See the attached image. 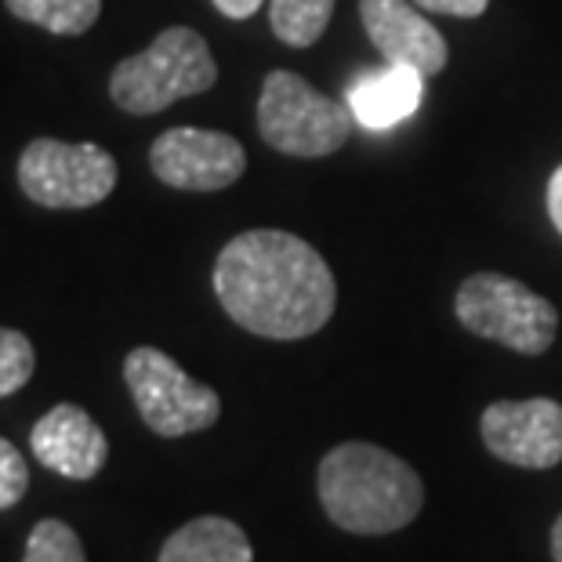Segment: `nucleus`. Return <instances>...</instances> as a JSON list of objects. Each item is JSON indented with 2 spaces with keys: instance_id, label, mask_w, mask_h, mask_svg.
I'll list each match as a JSON object with an SVG mask.
<instances>
[{
  "instance_id": "1",
  "label": "nucleus",
  "mask_w": 562,
  "mask_h": 562,
  "mask_svg": "<svg viewBox=\"0 0 562 562\" xmlns=\"http://www.w3.org/2000/svg\"><path fill=\"white\" fill-rule=\"evenodd\" d=\"M214 294L225 316L269 341H302L338 308V283L319 250L294 233L250 229L214 261Z\"/></svg>"
},
{
  "instance_id": "8",
  "label": "nucleus",
  "mask_w": 562,
  "mask_h": 562,
  "mask_svg": "<svg viewBox=\"0 0 562 562\" xmlns=\"http://www.w3.org/2000/svg\"><path fill=\"white\" fill-rule=\"evenodd\" d=\"M149 167L164 186L186 193H218L240 182L247 171V153L225 131L171 127L157 135L149 149Z\"/></svg>"
},
{
  "instance_id": "7",
  "label": "nucleus",
  "mask_w": 562,
  "mask_h": 562,
  "mask_svg": "<svg viewBox=\"0 0 562 562\" xmlns=\"http://www.w3.org/2000/svg\"><path fill=\"white\" fill-rule=\"evenodd\" d=\"M19 189L47 211L99 207L116 189V160L94 142L33 138L19 157Z\"/></svg>"
},
{
  "instance_id": "20",
  "label": "nucleus",
  "mask_w": 562,
  "mask_h": 562,
  "mask_svg": "<svg viewBox=\"0 0 562 562\" xmlns=\"http://www.w3.org/2000/svg\"><path fill=\"white\" fill-rule=\"evenodd\" d=\"M548 218H552V225L562 233V164L552 171V178H548Z\"/></svg>"
},
{
  "instance_id": "2",
  "label": "nucleus",
  "mask_w": 562,
  "mask_h": 562,
  "mask_svg": "<svg viewBox=\"0 0 562 562\" xmlns=\"http://www.w3.org/2000/svg\"><path fill=\"white\" fill-rule=\"evenodd\" d=\"M319 505L334 526L360 537L396 533L417 519L425 486L403 458L374 442H341L319 461Z\"/></svg>"
},
{
  "instance_id": "5",
  "label": "nucleus",
  "mask_w": 562,
  "mask_h": 562,
  "mask_svg": "<svg viewBox=\"0 0 562 562\" xmlns=\"http://www.w3.org/2000/svg\"><path fill=\"white\" fill-rule=\"evenodd\" d=\"M453 313L475 338L497 341L522 356L548 352L559 334V308L533 286L501 272H475L464 280L453 297Z\"/></svg>"
},
{
  "instance_id": "17",
  "label": "nucleus",
  "mask_w": 562,
  "mask_h": 562,
  "mask_svg": "<svg viewBox=\"0 0 562 562\" xmlns=\"http://www.w3.org/2000/svg\"><path fill=\"white\" fill-rule=\"evenodd\" d=\"M33 370H37L33 341L15 327H0V400H8V396H15L19 389H26Z\"/></svg>"
},
{
  "instance_id": "15",
  "label": "nucleus",
  "mask_w": 562,
  "mask_h": 562,
  "mask_svg": "<svg viewBox=\"0 0 562 562\" xmlns=\"http://www.w3.org/2000/svg\"><path fill=\"white\" fill-rule=\"evenodd\" d=\"M334 0H269L272 37L286 47H313L330 26Z\"/></svg>"
},
{
  "instance_id": "18",
  "label": "nucleus",
  "mask_w": 562,
  "mask_h": 562,
  "mask_svg": "<svg viewBox=\"0 0 562 562\" xmlns=\"http://www.w3.org/2000/svg\"><path fill=\"white\" fill-rule=\"evenodd\" d=\"M30 490V464L15 442L0 436V512L15 508Z\"/></svg>"
},
{
  "instance_id": "11",
  "label": "nucleus",
  "mask_w": 562,
  "mask_h": 562,
  "mask_svg": "<svg viewBox=\"0 0 562 562\" xmlns=\"http://www.w3.org/2000/svg\"><path fill=\"white\" fill-rule=\"evenodd\" d=\"M33 458H37L47 472L66 475V480L88 483L105 469L110 458V439L94 417L77 403L52 406L30 432Z\"/></svg>"
},
{
  "instance_id": "21",
  "label": "nucleus",
  "mask_w": 562,
  "mask_h": 562,
  "mask_svg": "<svg viewBox=\"0 0 562 562\" xmlns=\"http://www.w3.org/2000/svg\"><path fill=\"white\" fill-rule=\"evenodd\" d=\"M214 8L222 11L225 19H236V22H244V19H250L255 11L266 4V0H211Z\"/></svg>"
},
{
  "instance_id": "12",
  "label": "nucleus",
  "mask_w": 562,
  "mask_h": 562,
  "mask_svg": "<svg viewBox=\"0 0 562 562\" xmlns=\"http://www.w3.org/2000/svg\"><path fill=\"white\" fill-rule=\"evenodd\" d=\"M422 99H425V77L411 66H389V63L381 69H367L345 91V102H349L356 124H363L370 131H389L403 124L406 116L417 113Z\"/></svg>"
},
{
  "instance_id": "14",
  "label": "nucleus",
  "mask_w": 562,
  "mask_h": 562,
  "mask_svg": "<svg viewBox=\"0 0 562 562\" xmlns=\"http://www.w3.org/2000/svg\"><path fill=\"white\" fill-rule=\"evenodd\" d=\"M19 22L41 26L55 37H80L102 15V0H4Z\"/></svg>"
},
{
  "instance_id": "3",
  "label": "nucleus",
  "mask_w": 562,
  "mask_h": 562,
  "mask_svg": "<svg viewBox=\"0 0 562 562\" xmlns=\"http://www.w3.org/2000/svg\"><path fill=\"white\" fill-rule=\"evenodd\" d=\"M214 83H218V63L207 41L189 26H171L146 52L116 63L110 99L116 110L131 116H153L164 113L167 105L211 91Z\"/></svg>"
},
{
  "instance_id": "22",
  "label": "nucleus",
  "mask_w": 562,
  "mask_h": 562,
  "mask_svg": "<svg viewBox=\"0 0 562 562\" xmlns=\"http://www.w3.org/2000/svg\"><path fill=\"white\" fill-rule=\"evenodd\" d=\"M552 559L562 562V516H559L555 526H552Z\"/></svg>"
},
{
  "instance_id": "6",
  "label": "nucleus",
  "mask_w": 562,
  "mask_h": 562,
  "mask_svg": "<svg viewBox=\"0 0 562 562\" xmlns=\"http://www.w3.org/2000/svg\"><path fill=\"white\" fill-rule=\"evenodd\" d=\"M124 381L146 428L164 439L203 432L222 417L218 392L189 378L171 356L153 349V345H138L127 352Z\"/></svg>"
},
{
  "instance_id": "9",
  "label": "nucleus",
  "mask_w": 562,
  "mask_h": 562,
  "mask_svg": "<svg viewBox=\"0 0 562 562\" xmlns=\"http://www.w3.org/2000/svg\"><path fill=\"white\" fill-rule=\"evenodd\" d=\"M480 432L497 461L516 469H555L562 461V403L548 396L497 400L483 411Z\"/></svg>"
},
{
  "instance_id": "16",
  "label": "nucleus",
  "mask_w": 562,
  "mask_h": 562,
  "mask_svg": "<svg viewBox=\"0 0 562 562\" xmlns=\"http://www.w3.org/2000/svg\"><path fill=\"white\" fill-rule=\"evenodd\" d=\"M22 562H88V555H83L74 526H66L63 519H41L26 537Z\"/></svg>"
},
{
  "instance_id": "19",
  "label": "nucleus",
  "mask_w": 562,
  "mask_h": 562,
  "mask_svg": "<svg viewBox=\"0 0 562 562\" xmlns=\"http://www.w3.org/2000/svg\"><path fill=\"white\" fill-rule=\"evenodd\" d=\"M422 11H436V15H453V19H480L490 8V0H414Z\"/></svg>"
},
{
  "instance_id": "4",
  "label": "nucleus",
  "mask_w": 562,
  "mask_h": 562,
  "mask_svg": "<svg viewBox=\"0 0 562 562\" xmlns=\"http://www.w3.org/2000/svg\"><path fill=\"white\" fill-rule=\"evenodd\" d=\"M356 116L349 102L319 94L291 69H272L258 94V135L283 157L316 160L338 153L352 138Z\"/></svg>"
},
{
  "instance_id": "13",
  "label": "nucleus",
  "mask_w": 562,
  "mask_h": 562,
  "mask_svg": "<svg viewBox=\"0 0 562 562\" xmlns=\"http://www.w3.org/2000/svg\"><path fill=\"white\" fill-rule=\"evenodd\" d=\"M157 562H255V548L233 519L200 516L167 537Z\"/></svg>"
},
{
  "instance_id": "10",
  "label": "nucleus",
  "mask_w": 562,
  "mask_h": 562,
  "mask_svg": "<svg viewBox=\"0 0 562 562\" xmlns=\"http://www.w3.org/2000/svg\"><path fill=\"white\" fill-rule=\"evenodd\" d=\"M360 19L370 44L385 55L389 66H411L425 80L447 69V41L414 0H360Z\"/></svg>"
}]
</instances>
